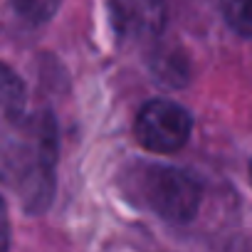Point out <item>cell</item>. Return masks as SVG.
I'll list each match as a JSON object with an SVG mask.
<instances>
[{
  "label": "cell",
  "instance_id": "1",
  "mask_svg": "<svg viewBox=\"0 0 252 252\" xmlns=\"http://www.w3.org/2000/svg\"><path fill=\"white\" fill-rule=\"evenodd\" d=\"M15 126V136L5 141V178L23 198L25 208L37 213L47 208L55 190L57 126L47 111L20 119Z\"/></svg>",
  "mask_w": 252,
  "mask_h": 252
},
{
  "label": "cell",
  "instance_id": "2",
  "mask_svg": "<svg viewBox=\"0 0 252 252\" xmlns=\"http://www.w3.org/2000/svg\"><path fill=\"white\" fill-rule=\"evenodd\" d=\"M141 200L168 222H188L200 208L198 181L173 166H149L141 176Z\"/></svg>",
  "mask_w": 252,
  "mask_h": 252
},
{
  "label": "cell",
  "instance_id": "3",
  "mask_svg": "<svg viewBox=\"0 0 252 252\" xmlns=\"http://www.w3.org/2000/svg\"><path fill=\"white\" fill-rule=\"evenodd\" d=\"M134 129L141 146H146L149 151L171 154L188 141L193 121L183 106L166 99H154L141 106Z\"/></svg>",
  "mask_w": 252,
  "mask_h": 252
},
{
  "label": "cell",
  "instance_id": "4",
  "mask_svg": "<svg viewBox=\"0 0 252 252\" xmlns=\"http://www.w3.org/2000/svg\"><path fill=\"white\" fill-rule=\"evenodd\" d=\"M109 15L124 42H151L166 25L163 0H111Z\"/></svg>",
  "mask_w": 252,
  "mask_h": 252
},
{
  "label": "cell",
  "instance_id": "5",
  "mask_svg": "<svg viewBox=\"0 0 252 252\" xmlns=\"http://www.w3.org/2000/svg\"><path fill=\"white\" fill-rule=\"evenodd\" d=\"M23 111H25V87L18 79V74L10 67H5L3 69V114L8 121L18 124L20 119H25Z\"/></svg>",
  "mask_w": 252,
  "mask_h": 252
},
{
  "label": "cell",
  "instance_id": "6",
  "mask_svg": "<svg viewBox=\"0 0 252 252\" xmlns=\"http://www.w3.org/2000/svg\"><path fill=\"white\" fill-rule=\"evenodd\" d=\"M154 74L171 87H183L188 82L186 57H181L178 52H158L154 57Z\"/></svg>",
  "mask_w": 252,
  "mask_h": 252
},
{
  "label": "cell",
  "instance_id": "7",
  "mask_svg": "<svg viewBox=\"0 0 252 252\" xmlns=\"http://www.w3.org/2000/svg\"><path fill=\"white\" fill-rule=\"evenodd\" d=\"M225 23L242 37H252V0H220Z\"/></svg>",
  "mask_w": 252,
  "mask_h": 252
},
{
  "label": "cell",
  "instance_id": "8",
  "mask_svg": "<svg viewBox=\"0 0 252 252\" xmlns=\"http://www.w3.org/2000/svg\"><path fill=\"white\" fill-rule=\"evenodd\" d=\"M60 3H62V0H10L13 10H15L23 20H28V23H32V25L47 23V20L57 13Z\"/></svg>",
  "mask_w": 252,
  "mask_h": 252
},
{
  "label": "cell",
  "instance_id": "9",
  "mask_svg": "<svg viewBox=\"0 0 252 252\" xmlns=\"http://www.w3.org/2000/svg\"><path fill=\"white\" fill-rule=\"evenodd\" d=\"M250 173H252V163H250Z\"/></svg>",
  "mask_w": 252,
  "mask_h": 252
}]
</instances>
